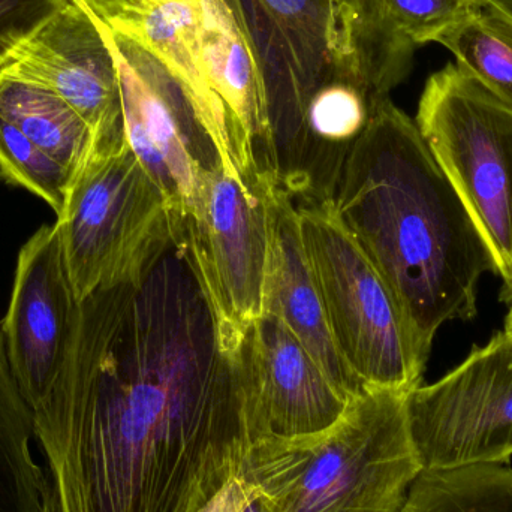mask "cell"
<instances>
[{
	"label": "cell",
	"instance_id": "6da1fadb",
	"mask_svg": "<svg viewBox=\"0 0 512 512\" xmlns=\"http://www.w3.org/2000/svg\"><path fill=\"white\" fill-rule=\"evenodd\" d=\"M32 415L39 512H201L249 448L242 334L191 271L146 268L80 301Z\"/></svg>",
	"mask_w": 512,
	"mask_h": 512
},
{
	"label": "cell",
	"instance_id": "7a4b0ae2",
	"mask_svg": "<svg viewBox=\"0 0 512 512\" xmlns=\"http://www.w3.org/2000/svg\"><path fill=\"white\" fill-rule=\"evenodd\" d=\"M333 210L393 292L424 351L447 322L471 321L495 256L417 123L391 99L346 159Z\"/></svg>",
	"mask_w": 512,
	"mask_h": 512
},
{
	"label": "cell",
	"instance_id": "3957f363",
	"mask_svg": "<svg viewBox=\"0 0 512 512\" xmlns=\"http://www.w3.org/2000/svg\"><path fill=\"white\" fill-rule=\"evenodd\" d=\"M406 391L369 388L339 421L307 438H262L240 478L261 512H397L423 472Z\"/></svg>",
	"mask_w": 512,
	"mask_h": 512
},
{
	"label": "cell",
	"instance_id": "277c9868",
	"mask_svg": "<svg viewBox=\"0 0 512 512\" xmlns=\"http://www.w3.org/2000/svg\"><path fill=\"white\" fill-rule=\"evenodd\" d=\"M242 30L264 95L268 162L291 153L304 113L325 84L348 72L375 78L363 0H224Z\"/></svg>",
	"mask_w": 512,
	"mask_h": 512
},
{
	"label": "cell",
	"instance_id": "5b68a950",
	"mask_svg": "<svg viewBox=\"0 0 512 512\" xmlns=\"http://www.w3.org/2000/svg\"><path fill=\"white\" fill-rule=\"evenodd\" d=\"M297 212L313 279L343 360L367 388L411 393L423 384L430 354L393 292L340 224L333 204L298 206Z\"/></svg>",
	"mask_w": 512,
	"mask_h": 512
},
{
	"label": "cell",
	"instance_id": "8992f818",
	"mask_svg": "<svg viewBox=\"0 0 512 512\" xmlns=\"http://www.w3.org/2000/svg\"><path fill=\"white\" fill-rule=\"evenodd\" d=\"M418 131L465 204L498 265L501 301L512 295V113L456 63L430 75Z\"/></svg>",
	"mask_w": 512,
	"mask_h": 512
},
{
	"label": "cell",
	"instance_id": "52a82bcc",
	"mask_svg": "<svg viewBox=\"0 0 512 512\" xmlns=\"http://www.w3.org/2000/svg\"><path fill=\"white\" fill-rule=\"evenodd\" d=\"M179 219L128 143L92 156L56 221L78 303L129 276Z\"/></svg>",
	"mask_w": 512,
	"mask_h": 512
},
{
	"label": "cell",
	"instance_id": "ba28073f",
	"mask_svg": "<svg viewBox=\"0 0 512 512\" xmlns=\"http://www.w3.org/2000/svg\"><path fill=\"white\" fill-rule=\"evenodd\" d=\"M122 90L126 141L185 218L207 177L227 167L182 81L135 36L104 26Z\"/></svg>",
	"mask_w": 512,
	"mask_h": 512
},
{
	"label": "cell",
	"instance_id": "9c48e42d",
	"mask_svg": "<svg viewBox=\"0 0 512 512\" xmlns=\"http://www.w3.org/2000/svg\"><path fill=\"white\" fill-rule=\"evenodd\" d=\"M412 441L423 471L512 460V334L474 346L456 369L408 394Z\"/></svg>",
	"mask_w": 512,
	"mask_h": 512
},
{
	"label": "cell",
	"instance_id": "30bf717a",
	"mask_svg": "<svg viewBox=\"0 0 512 512\" xmlns=\"http://www.w3.org/2000/svg\"><path fill=\"white\" fill-rule=\"evenodd\" d=\"M273 185H249L230 168H221L204 180L183 218L213 300L240 328L264 315L270 252L268 191Z\"/></svg>",
	"mask_w": 512,
	"mask_h": 512
},
{
	"label": "cell",
	"instance_id": "8fae6325",
	"mask_svg": "<svg viewBox=\"0 0 512 512\" xmlns=\"http://www.w3.org/2000/svg\"><path fill=\"white\" fill-rule=\"evenodd\" d=\"M2 72L41 84L71 105L92 129L93 156L128 143L119 71L104 27L74 0L33 32Z\"/></svg>",
	"mask_w": 512,
	"mask_h": 512
},
{
	"label": "cell",
	"instance_id": "7c38bea8",
	"mask_svg": "<svg viewBox=\"0 0 512 512\" xmlns=\"http://www.w3.org/2000/svg\"><path fill=\"white\" fill-rule=\"evenodd\" d=\"M78 304L59 225H42L20 249L2 321L9 367L32 411L50 396L62 372Z\"/></svg>",
	"mask_w": 512,
	"mask_h": 512
},
{
	"label": "cell",
	"instance_id": "4fadbf2b",
	"mask_svg": "<svg viewBox=\"0 0 512 512\" xmlns=\"http://www.w3.org/2000/svg\"><path fill=\"white\" fill-rule=\"evenodd\" d=\"M243 364L249 445L270 436L319 435L351 403L297 337L268 313L246 327Z\"/></svg>",
	"mask_w": 512,
	"mask_h": 512
},
{
	"label": "cell",
	"instance_id": "5bb4252c",
	"mask_svg": "<svg viewBox=\"0 0 512 512\" xmlns=\"http://www.w3.org/2000/svg\"><path fill=\"white\" fill-rule=\"evenodd\" d=\"M268 204L270 252L264 313L279 319L327 375L354 399L369 388L349 369L334 343L301 239L297 207L288 194L274 185L268 191Z\"/></svg>",
	"mask_w": 512,
	"mask_h": 512
},
{
	"label": "cell",
	"instance_id": "9a60e30c",
	"mask_svg": "<svg viewBox=\"0 0 512 512\" xmlns=\"http://www.w3.org/2000/svg\"><path fill=\"white\" fill-rule=\"evenodd\" d=\"M0 117L20 129L72 176L95 152L92 129L59 95L33 81L0 72Z\"/></svg>",
	"mask_w": 512,
	"mask_h": 512
},
{
	"label": "cell",
	"instance_id": "2e32d148",
	"mask_svg": "<svg viewBox=\"0 0 512 512\" xmlns=\"http://www.w3.org/2000/svg\"><path fill=\"white\" fill-rule=\"evenodd\" d=\"M33 415L9 367L0 322V512H39L44 469L32 453Z\"/></svg>",
	"mask_w": 512,
	"mask_h": 512
},
{
	"label": "cell",
	"instance_id": "e0dca14e",
	"mask_svg": "<svg viewBox=\"0 0 512 512\" xmlns=\"http://www.w3.org/2000/svg\"><path fill=\"white\" fill-rule=\"evenodd\" d=\"M436 44L447 48L460 69L478 81L512 113V15L492 0L457 26L445 32Z\"/></svg>",
	"mask_w": 512,
	"mask_h": 512
},
{
	"label": "cell",
	"instance_id": "ac0fdd59",
	"mask_svg": "<svg viewBox=\"0 0 512 512\" xmlns=\"http://www.w3.org/2000/svg\"><path fill=\"white\" fill-rule=\"evenodd\" d=\"M397 512H512V468L477 465L423 471Z\"/></svg>",
	"mask_w": 512,
	"mask_h": 512
},
{
	"label": "cell",
	"instance_id": "d6986e66",
	"mask_svg": "<svg viewBox=\"0 0 512 512\" xmlns=\"http://www.w3.org/2000/svg\"><path fill=\"white\" fill-rule=\"evenodd\" d=\"M0 177L44 200L57 218L65 210L72 176L20 129L0 117Z\"/></svg>",
	"mask_w": 512,
	"mask_h": 512
},
{
	"label": "cell",
	"instance_id": "ffe728a7",
	"mask_svg": "<svg viewBox=\"0 0 512 512\" xmlns=\"http://www.w3.org/2000/svg\"><path fill=\"white\" fill-rule=\"evenodd\" d=\"M364 9L388 32L412 47L436 42L472 14L475 0H363Z\"/></svg>",
	"mask_w": 512,
	"mask_h": 512
},
{
	"label": "cell",
	"instance_id": "44dd1931",
	"mask_svg": "<svg viewBox=\"0 0 512 512\" xmlns=\"http://www.w3.org/2000/svg\"><path fill=\"white\" fill-rule=\"evenodd\" d=\"M72 0H0V72L14 51Z\"/></svg>",
	"mask_w": 512,
	"mask_h": 512
},
{
	"label": "cell",
	"instance_id": "7402d4cb",
	"mask_svg": "<svg viewBox=\"0 0 512 512\" xmlns=\"http://www.w3.org/2000/svg\"><path fill=\"white\" fill-rule=\"evenodd\" d=\"M108 29L125 30L143 9L144 0H74Z\"/></svg>",
	"mask_w": 512,
	"mask_h": 512
},
{
	"label": "cell",
	"instance_id": "603a6c76",
	"mask_svg": "<svg viewBox=\"0 0 512 512\" xmlns=\"http://www.w3.org/2000/svg\"><path fill=\"white\" fill-rule=\"evenodd\" d=\"M256 498L255 490L242 478H236L225 486L201 512H245Z\"/></svg>",
	"mask_w": 512,
	"mask_h": 512
},
{
	"label": "cell",
	"instance_id": "cb8c5ba5",
	"mask_svg": "<svg viewBox=\"0 0 512 512\" xmlns=\"http://www.w3.org/2000/svg\"><path fill=\"white\" fill-rule=\"evenodd\" d=\"M492 2H495L496 5L501 6L502 9H505V11L510 12L512 15V0H492Z\"/></svg>",
	"mask_w": 512,
	"mask_h": 512
},
{
	"label": "cell",
	"instance_id": "d4e9b609",
	"mask_svg": "<svg viewBox=\"0 0 512 512\" xmlns=\"http://www.w3.org/2000/svg\"><path fill=\"white\" fill-rule=\"evenodd\" d=\"M504 330L512 334V307L508 309V315L507 318H505Z\"/></svg>",
	"mask_w": 512,
	"mask_h": 512
},
{
	"label": "cell",
	"instance_id": "484cf974",
	"mask_svg": "<svg viewBox=\"0 0 512 512\" xmlns=\"http://www.w3.org/2000/svg\"><path fill=\"white\" fill-rule=\"evenodd\" d=\"M245 512H261L259 511L258 499L255 498L254 501L248 505V508H246Z\"/></svg>",
	"mask_w": 512,
	"mask_h": 512
},
{
	"label": "cell",
	"instance_id": "4316f807",
	"mask_svg": "<svg viewBox=\"0 0 512 512\" xmlns=\"http://www.w3.org/2000/svg\"><path fill=\"white\" fill-rule=\"evenodd\" d=\"M505 306H507L508 309H510V307H512V295H511L510 300L507 301V304H505Z\"/></svg>",
	"mask_w": 512,
	"mask_h": 512
},
{
	"label": "cell",
	"instance_id": "83f0119b",
	"mask_svg": "<svg viewBox=\"0 0 512 512\" xmlns=\"http://www.w3.org/2000/svg\"><path fill=\"white\" fill-rule=\"evenodd\" d=\"M475 2L483 3V2H487V0H475Z\"/></svg>",
	"mask_w": 512,
	"mask_h": 512
}]
</instances>
